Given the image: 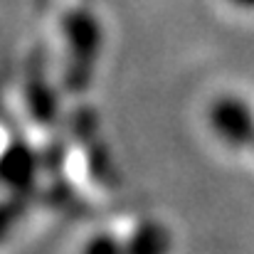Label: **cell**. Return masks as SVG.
Wrapping results in <instances>:
<instances>
[{"instance_id": "obj_1", "label": "cell", "mask_w": 254, "mask_h": 254, "mask_svg": "<svg viewBox=\"0 0 254 254\" xmlns=\"http://www.w3.org/2000/svg\"><path fill=\"white\" fill-rule=\"evenodd\" d=\"M124 250L126 254H168L170 235L166 232L163 225L146 222L124 242Z\"/></svg>"}, {"instance_id": "obj_2", "label": "cell", "mask_w": 254, "mask_h": 254, "mask_svg": "<svg viewBox=\"0 0 254 254\" xmlns=\"http://www.w3.org/2000/svg\"><path fill=\"white\" fill-rule=\"evenodd\" d=\"M82 254H126L124 242L114 235H96L86 242L84 252Z\"/></svg>"}]
</instances>
